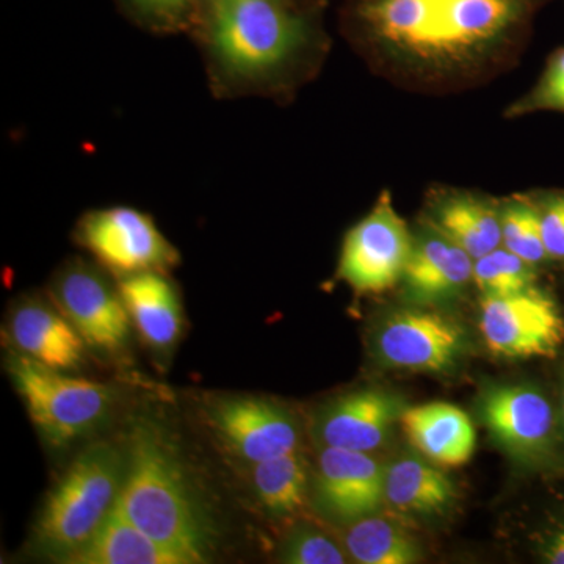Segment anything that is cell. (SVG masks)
<instances>
[{"label": "cell", "mask_w": 564, "mask_h": 564, "mask_svg": "<svg viewBox=\"0 0 564 564\" xmlns=\"http://www.w3.org/2000/svg\"><path fill=\"white\" fill-rule=\"evenodd\" d=\"M126 458L118 508L188 564L206 563L217 529L170 437L154 423H137Z\"/></svg>", "instance_id": "6da1fadb"}, {"label": "cell", "mask_w": 564, "mask_h": 564, "mask_svg": "<svg viewBox=\"0 0 564 564\" xmlns=\"http://www.w3.org/2000/svg\"><path fill=\"white\" fill-rule=\"evenodd\" d=\"M525 0H369L362 20L384 47L447 66L481 54L519 24Z\"/></svg>", "instance_id": "7a4b0ae2"}, {"label": "cell", "mask_w": 564, "mask_h": 564, "mask_svg": "<svg viewBox=\"0 0 564 564\" xmlns=\"http://www.w3.org/2000/svg\"><path fill=\"white\" fill-rule=\"evenodd\" d=\"M126 459L107 443L90 445L76 456L36 522L35 547L41 555L62 563L98 532L120 497Z\"/></svg>", "instance_id": "3957f363"}, {"label": "cell", "mask_w": 564, "mask_h": 564, "mask_svg": "<svg viewBox=\"0 0 564 564\" xmlns=\"http://www.w3.org/2000/svg\"><path fill=\"white\" fill-rule=\"evenodd\" d=\"M9 373L32 422L54 447L87 436L113 408L110 386L69 377L22 352L10 356Z\"/></svg>", "instance_id": "277c9868"}, {"label": "cell", "mask_w": 564, "mask_h": 564, "mask_svg": "<svg viewBox=\"0 0 564 564\" xmlns=\"http://www.w3.org/2000/svg\"><path fill=\"white\" fill-rule=\"evenodd\" d=\"M306 28L278 0H217L210 41L226 69L239 76L269 73L302 46Z\"/></svg>", "instance_id": "5b68a950"}, {"label": "cell", "mask_w": 564, "mask_h": 564, "mask_svg": "<svg viewBox=\"0 0 564 564\" xmlns=\"http://www.w3.org/2000/svg\"><path fill=\"white\" fill-rule=\"evenodd\" d=\"M413 248L406 223L383 193L373 210L345 237L339 278L359 295L389 291L403 280Z\"/></svg>", "instance_id": "8992f818"}, {"label": "cell", "mask_w": 564, "mask_h": 564, "mask_svg": "<svg viewBox=\"0 0 564 564\" xmlns=\"http://www.w3.org/2000/svg\"><path fill=\"white\" fill-rule=\"evenodd\" d=\"M480 332L494 355L511 359L552 358L564 343L558 306L534 288L481 296Z\"/></svg>", "instance_id": "52a82bcc"}, {"label": "cell", "mask_w": 564, "mask_h": 564, "mask_svg": "<svg viewBox=\"0 0 564 564\" xmlns=\"http://www.w3.org/2000/svg\"><path fill=\"white\" fill-rule=\"evenodd\" d=\"M80 243L107 269L129 274L165 273L180 262V252L143 212L117 206L85 215Z\"/></svg>", "instance_id": "ba28073f"}, {"label": "cell", "mask_w": 564, "mask_h": 564, "mask_svg": "<svg viewBox=\"0 0 564 564\" xmlns=\"http://www.w3.org/2000/svg\"><path fill=\"white\" fill-rule=\"evenodd\" d=\"M52 293L58 310L87 347L104 352H118L126 347L131 315L120 291H115L102 274L85 265L69 267L58 274Z\"/></svg>", "instance_id": "9c48e42d"}, {"label": "cell", "mask_w": 564, "mask_h": 564, "mask_svg": "<svg viewBox=\"0 0 564 564\" xmlns=\"http://www.w3.org/2000/svg\"><path fill=\"white\" fill-rule=\"evenodd\" d=\"M381 361L415 372L451 369L464 348L458 323L433 311L403 310L386 318L377 334Z\"/></svg>", "instance_id": "30bf717a"}, {"label": "cell", "mask_w": 564, "mask_h": 564, "mask_svg": "<svg viewBox=\"0 0 564 564\" xmlns=\"http://www.w3.org/2000/svg\"><path fill=\"white\" fill-rule=\"evenodd\" d=\"M212 426L248 463L299 451V426L288 411L254 397H226L212 403Z\"/></svg>", "instance_id": "8fae6325"}, {"label": "cell", "mask_w": 564, "mask_h": 564, "mask_svg": "<svg viewBox=\"0 0 564 564\" xmlns=\"http://www.w3.org/2000/svg\"><path fill=\"white\" fill-rule=\"evenodd\" d=\"M481 417L489 432L508 451L522 458L551 454L555 437L554 408L532 386H499L485 393Z\"/></svg>", "instance_id": "7c38bea8"}, {"label": "cell", "mask_w": 564, "mask_h": 564, "mask_svg": "<svg viewBox=\"0 0 564 564\" xmlns=\"http://www.w3.org/2000/svg\"><path fill=\"white\" fill-rule=\"evenodd\" d=\"M315 492L326 513L359 521L384 502L386 469L364 452L326 447L318 458Z\"/></svg>", "instance_id": "4fadbf2b"}, {"label": "cell", "mask_w": 564, "mask_h": 564, "mask_svg": "<svg viewBox=\"0 0 564 564\" xmlns=\"http://www.w3.org/2000/svg\"><path fill=\"white\" fill-rule=\"evenodd\" d=\"M402 413V404L391 393L375 389L347 393L323 411L318 434L326 447L369 454L384 443Z\"/></svg>", "instance_id": "5bb4252c"}, {"label": "cell", "mask_w": 564, "mask_h": 564, "mask_svg": "<svg viewBox=\"0 0 564 564\" xmlns=\"http://www.w3.org/2000/svg\"><path fill=\"white\" fill-rule=\"evenodd\" d=\"M10 336L22 355L61 372L79 369L85 340L61 310L41 302H25L13 311Z\"/></svg>", "instance_id": "9a60e30c"}, {"label": "cell", "mask_w": 564, "mask_h": 564, "mask_svg": "<svg viewBox=\"0 0 564 564\" xmlns=\"http://www.w3.org/2000/svg\"><path fill=\"white\" fill-rule=\"evenodd\" d=\"M400 423L411 444L440 466L459 467L473 458V422L454 404L436 402L406 408Z\"/></svg>", "instance_id": "2e32d148"}, {"label": "cell", "mask_w": 564, "mask_h": 564, "mask_svg": "<svg viewBox=\"0 0 564 564\" xmlns=\"http://www.w3.org/2000/svg\"><path fill=\"white\" fill-rule=\"evenodd\" d=\"M118 291L144 343L155 350H169L176 345L182 333V307L180 296L163 273L122 276Z\"/></svg>", "instance_id": "e0dca14e"}, {"label": "cell", "mask_w": 564, "mask_h": 564, "mask_svg": "<svg viewBox=\"0 0 564 564\" xmlns=\"http://www.w3.org/2000/svg\"><path fill=\"white\" fill-rule=\"evenodd\" d=\"M66 564H188L184 556L144 533L115 505L98 532Z\"/></svg>", "instance_id": "ac0fdd59"}, {"label": "cell", "mask_w": 564, "mask_h": 564, "mask_svg": "<svg viewBox=\"0 0 564 564\" xmlns=\"http://www.w3.org/2000/svg\"><path fill=\"white\" fill-rule=\"evenodd\" d=\"M434 231L478 259L502 245L500 212L470 193H447L432 210Z\"/></svg>", "instance_id": "d6986e66"}, {"label": "cell", "mask_w": 564, "mask_h": 564, "mask_svg": "<svg viewBox=\"0 0 564 564\" xmlns=\"http://www.w3.org/2000/svg\"><path fill=\"white\" fill-rule=\"evenodd\" d=\"M474 259L440 232L415 243L403 280L421 300L455 295L473 280Z\"/></svg>", "instance_id": "ffe728a7"}, {"label": "cell", "mask_w": 564, "mask_h": 564, "mask_svg": "<svg viewBox=\"0 0 564 564\" xmlns=\"http://www.w3.org/2000/svg\"><path fill=\"white\" fill-rule=\"evenodd\" d=\"M455 497L451 478L432 464L403 458L386 469V502L406 514H433Z\"/></svg>", "instance_id": "44dd1931"}, {"label": "cell", "mask_w": 564, "mask_h": 564, "mask_svg": "<svg viewBox=\"0 0 564 564\" xmlns=\"http://www.w3.org/2000/svg\"><path fill=\"white\" fill-rule=\"evenodd\" d=\"M252 484L270 513L293 514L302 510L307 492V466L299 451L256 463Z\"/></svg>", "instance_id": "7402d4cb"}, {"label": "cell", "mask_w": 564, "mask_h": 564, "mask_svg": "<svg viewBox=\"0 0 564 564\" xmlns=\"http://www.w3.org/2000/svg\"><path fill=\"white\" fill-rule=\"evenodd\" d=\"M347 549L362 564H410L417 558V547L408 534L372 516L359 519L348 530Z\"/></svg>", "instance_id": "603a6c76"}, {"label": "cell", "mask_w": 564, "mask_h": 564, "mask_svg": "<svg viewBox=\"0 0 564 564\" xmlns=\"http://www.w3.org/2000/svg\"><path fill=\"white\" fill-rule=\"evenodd\" d=\"M502 223V243L508 251L538 265L549 258L545 251L543 231H541L540 207L516 199L500 210Z\"/></svg>", "instance_id": "cb8c5ba5"}, {"label": "cell", "mask_w": 564, "mask_h": 564, "mask_svg": "<svg viewBox=\"0 0 564 564\" xmlns=\"http://www.w3.org/2000/svg\"><path fill=\"white\" fill-rule=\"evenodd\" d=\"M533 267L507 248L499 247L475 259L473 280L481 295H510L533 288Z\"/></svg>", "instance_id": "d4e9b609"}, {"label": "cell", "mask_w": 564, "mask_h": 564, "mask_svg": "<svg viewBox=\"0 0 564 564\" xmlns=\"http://www.w3.org/2000/svg\"><path fill=\"white\" fill-rule=\"evenodd\" d=\"M563 111L564 113V47L556 51L547 63L543 76L532 91L510 109L511 117L533 111Z\"/></svg>", "instance_id": "484cf974"}, {"label": "cell", "mask_w": 564, "mask_h": 564, "mask_svg": "<svg viewBox=\"0 0 564 564\" xmlns=\"http://www.w3.org/2000/svg\"><path fill=\"white\" fill-rule=\"evenodd\" d=\"M281 562L291 564H343V549L317 530H299L282 549Z\"/></svg>", "instance_id": "4316f807"}, {"label": "cell", "mask_w": 564, "mask_h": 564, "mask_svg": "<svg viewBox=\"0 0 564 564\" xmlns=\"http://www.w3.org/2000/svg\"><path fill=\"white\" fill-rule=\"evenodd\" d=\"M540 217L549 258L564 261V193L549 196L540 207Z\"/></svg>", "instance_id": "83f0119b"}, {"label": "cell", "mask_w": 564, "mask_h": 564, "mask_svg": "<svg viewBox=\"0 0 564 564\" xmlns=\"http://www.w3.org/2000/svg\"><path fill=\"white\" fill-rule=\"evenodd\" d=\"M141 9L154 11L158 14H173L184 10L192 0H135Z\"/></svg>", "instance_id": "f1b7e54d"}, {"label": "cell", "mask_w": 564, "mask_h": 564, "mask_svg": "<svg viewBox=\"0 0 564 564\" xmlns=\"http://www.w3.org/2000/svg\"><path fill=\"white\" fill-rule=\"evenodd\" d=\"M545 558L552 564H564V527L549 544Z\"/></svg>", "instance_id": "f546056e"}, {"label": "cell", "mask_w": 564, "mask_h": 564, "mask_svg": "<svg viewBox=\"0 0 564 564\" xmlns=\"http://www.w3.org/2000/svg\"><path fill=\"white\" fill-rule=\"evenodd\" d=\"M563 419H564V391H563Z\"/></svg>", "instance_id": "4dcf8cb0"}]
</instances>
